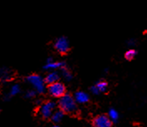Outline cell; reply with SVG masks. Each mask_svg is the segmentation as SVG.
<instances>
[{"instance_id": "obj_1", "label": "cell", "mask_w": 147, "mask_h": 127, "mask_svg": "<svg viewBox=\"0 0 147 127\" xmlns=\"http://www.w3.org/2000/svg\"><path fill=\"white\" fill-rule=\"evenodd\" d=\"M77 102L74 99V96L70 94L65 93L63 96L59 98L58 106L59 109L62 110L64 113L67 114H74L78 111V106Z\"/></svg>"}, {"instance_id": "obj_2", "label": "cell", "mask_w": 147, "mask_h": 127, "mask_svg": "<svg viewBox=\"0 0 147 127\" xmlns=\"http://www.w3.org/2000/svg\"><path fill=\"white\" fill-rule=\"evenodd\" d=\"M25 81L28 84H29L32 86L33 89H34L37 91L38 94H43L47 90L45 78L38 74L34 73L28 75L26 76Z\"/></svg>"}, {"instance_id": "obj_3", "label": "cell", "mask_w": 147, "mask_h": 127, "mask_svg": "<svg viewBox=\"0 0 147 127\" xmlns=\"http://www.w3.org/2000/svg\"><path fill=\"white\" fill-rule=\"evenodd\" d=\"M56 108V103L53 100H47L38 106V114L44 119L51 118Z\"/></svg>"}, {"instance_id": "obj_4", "label": "cell", "mask_w": 147, "mask_h": 127, "mask_svg": "<svg viewBox=\"0 0 147 127\" xmlns=\"http://www.w3.org/2000/svg\"><path fill=\"white\" fill-rule=\"evenodd\" d=\"M47 91L52 97L60 98L66 93V87L63 82L59 81L48 85Z\"/></svg>"}, {"instance_id": "obj_5", "label": "cell", "mask_w": 147, "mask_h": 127, "mask_svg": "<svg viewBox=\"0 0 147 127\" xmlns=\"http://www.w3.org/2000/svg\"><path fill=\"white\" fill-rule=\"evenodd\" d=\"M54 48L59 54L64 55L68 53L70 50V44L68 38L64 36L57 37L54 42Z\"/></svg>"}, {"instance_id": "obj_6", "label": "cell", "mask_w": 147, "mask_h": 127, "mask_svg": "<svg viewBox=\"0 0 147 127\" xmlns=\"http://www.w3.org/2000/svg\"><path fill=\"white\" fill-rule=\"evenodd\" d=\"M65 66L67 65L64 62L55 61L52 57H49L46 60V63L44 66V69L46 71H57L62 69Z\"/></svg>"}, {"instance_id": "obj_7", "label": "cell", "mask_w": 147, "mask_h": 127, "mask_svg": "<svg viewBox=\"0 0 147 127\" xmlns=\"http://www.w3.org/2000/svg\"><path fill=\"white\" fill-rule=\"evenodd\" d=\"M112 120L108 116L99 115L95 116L93 120V125L94 127H112Z\"/></svg>"}, {"instance_id": "obj_8", "label": "cell", "mask_w": 147, "mask_h": 127, "mask_svg": "<svg viewBox=\"0 0 147 127\" xmlns=\"http://www.w3.org/2000/svg\"><path fill=\"white\" fill-rule=\"evenodd\" d=\"M107 88H108V83L105 81L100 80L96 82L94 86H92L90 87V91L94 95H99L102 92L107 91Z\"/></svg>"}, {"instance_id": "obj_9", "label": "cell", "mask_w": 147, "mask_h": 127, "mask_svg": "<svg viewBox=\"0 0 147 127\" xmlns=\"http://www.w3.org/2000/svg\"><path fill=\"white\" fill-rule=\"evenodd\" d=\"M13 78V73L8 67L0 68V82L7 83L11 82Z\"/></svg>"}, {"instance_id": "obj_10", "label": "cell", "mask_w": 147, "mask_h": 127, "mask_svg": "<svg viewBox=\"0 0 147 127\" xmlns=\"http://www.w3.org/2000/svg\"><path fill=\"white\" fill-rule=\"evenodd\" d=\"M20 92H21V86H20V85L18 84V83L13 84V85L10 86V88H9V92L6 93V94L3 96V100L8 101V100H11L12 97H13V96L18 95Z\"/></svg>"}, {"instance_id": "obj_11", "label": "cell", "mask_w": 147, "mask_h": 127, "mask_svg": "<svg viewBox=\"0 0 147 127\" xmlns=\"http://www.w3.org/2000/svg\"><path fill=\"white\" fill-rule=\"evenodd\" d=\"M60 77H61L60 72H59L57 71H49V72L46 74L45 77V81L46 84L49 85L54 82H59Z\"/></svg>"}, {"instance_id": "obj_12", "label": "cell", "mask_w": 147, "mask_h": 127, "mask_svg": "<svg viewBox=\"0 0 147 127\" xmlns=\"http://www.w3.org/2000/svg\"><path fill=\"white\" fill-rule=\"evenodd\" d=\"M74 97L78 104H85L90 100V96L88 93L82 91H76L74 95Z\"/></svg>"}, {"instance_id": "obj_13", "label": "cell", "mask_w": 147, "mask_h": 127, "mask_svg": "<svg viewBox=\"0 0 147 127\" xmlns=\"http://www.w3.org/2000/svg\"><path fill=\"white\" fill-rule=\"evenodd\" d=\"M59 72H60L61 76L64 78L66 82H70L73 79V74L70 72V70L68 68L67 66H65L62 69H60Z\"/></svg>"}, {"instance_id": "obj_14", "label": "cell", "mask_w": 147, "mask_h": 127, "mask_svg": "<svg viewBox=\"0 0 147 127\" xmlns=\"http://www.w3.org/2000/svg\"><path fill=\"white\" fill-rule=\"evenodd\" d=\"M64 112L62 110H55V112L53 113L52 116H51V120L53 122L55 123H59L62 120V119L64 117Z\"/></svg>"}, {"instance_id": "obj_15", "label": "cell", "mask_w": 147, "mask_h": 127, "mask_svg": "<svg viewBox=\"0 0 147 127\" xmlns=\"http://www.w3.org/2000/svg\"><path fill=\"white\" fill-rule=\"evenodd\" d=\"M137 51L132 47V48H129L128 50L125 52V58L127 60V61H132L136 58V57L137 56Z\"/></svg>"}, {"instance_id": "obj_16", "label": "cell", "mask_w": 147, "mask_h": 127, "mask_svg": "<svg viewBox=\"0 0 147 127\" xmlns=\"http://www.w3.org/2000/svg\"><path fill=\"white\" fill-rule=\"evenodd\" d=\"M108 116L110 117V119L112 121L115 122V121H117L118 119H119V113H118V111H117L116 110L112 108V109H110V110H109Z\"/></svg>"}, {"instance_id": "obj_17", "label": "cell", "mask_w": 147, "mask_h": 127, "mask_svg": "<svg viewBox=\"0 0 147 127\" xmlns=\"http://www.w3.org/2000/svg\"><path fill=\"white\" fill-rule=\"evenodd\" d=\"M38 94L37 91L34 89H28L27 91L24 92V97L26 99H34L35 98L36 95Z\"/></svg>"}, {"instance_id": "obj_18", "label": "cell", "mask_w": 147, "mask_h": 127, "mask_svg": "<svg viewBox=\"0 0 147 127\" xmlns=\"http://www.w3.org/2000/svg\"><path fill=\"white\" fill-rule=\"evenodd\" d=\"M126 43H127V46L129 47V48H132V47H134L136 45L137 41H136V38H129L128 40L126 41Z\"/></svg>"}, {"instance_id": "obj_19", "label": "cell", "mask_w": 147, "mask_h": 127, "mask_svg": "<svg viewBox=\"0 0 147 127\" xmlns=\"http://www.w3.org/2000/svg\"><path fill=\"white\" fill-rule=\"evenodd\" d=\"M145 33H147V27L146 28V30H145Z\"/></svg>"}, {"instance_id": "obj_20", "label": "cell", "mask_w": 147, "mask_h": 127, "mask_svg": "<svg viewBox=\"0 0 147 127\" xmlns=\"http://www.w3.org/2000/svg\"><path fill=\"white\" fill-rule=\"evenodd\" d=\"M52 127H59V126H53Z\"/></svg>"}]
</instances>
